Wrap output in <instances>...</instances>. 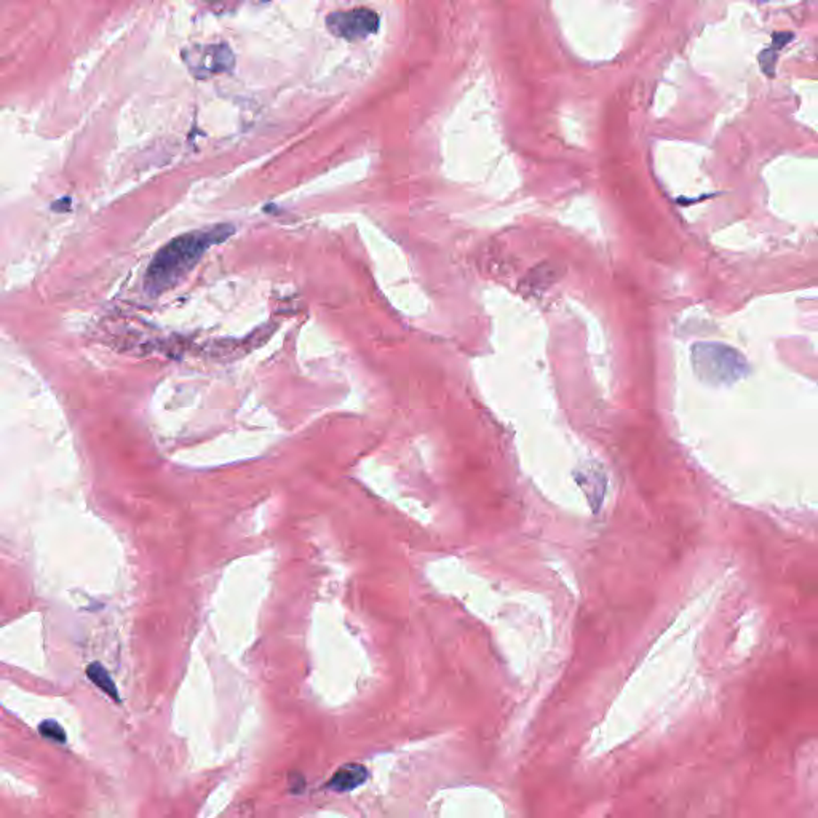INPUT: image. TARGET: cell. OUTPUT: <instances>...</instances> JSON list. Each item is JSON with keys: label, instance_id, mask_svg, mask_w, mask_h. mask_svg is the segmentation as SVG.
<instances>
[{"label": "cell", "instance_id": "1", "mask_svg": "<svg viewBox=\"0 0 818 818\" xmlns=\"http://www.w3.org/2000/svg\"><path fill=\"white\" fill-rule=\"evenodd\" d=\"M236 232L230 224L176 237L154 256L144 277V288L150 296L170 290L197 264L213 245L226 242Z\"/></svg>", "mask_w": 818, "mask_h": 818}, {"label": "cell", "instance_id": "2", "mask_svg": "<svg viewBox=\"0 0 818 818\" xmlns=\"http://www.w3.org/2000/svg\"><path fill=\"white\" fill-rule=\"evenodd\" d=\"M694 370L711 384H732L743 376L747 363L737 350L721 344H697L693 352Z\"/></svg>", "mask_w": 818, "mask_h": 818}, {"label": "cell", "instance_id": "3", "mask_svg": "<svg viewBox=\"0 0 818 818\" xmlns=\"http://www.w3.org/2000/svg\"><path fill=\"white\" fill-rule=\"evenodd\" d=\"M331 34L346 40L365 39L378 31L379 16L368 8L336 12L326 18Z\"/></svg>", "mask_w": 818, "mask_h": 818}, {"label": "cell", "instance_id": "4", "mask_svg": "<svg viewBox=\"0 0 818 818\" xmlns=\"http://www.w3.org/2000/svg\"><path fill=\"white\" fill-rule=\"evenodd\" d=\"M188 63H189L190 71L204 77L208 74L229 71L232 68L234 58L228 48L214 45V47H204L202 50L190 52V60H188Z\"/></svg>", "mask_w": 818, "mask_h": 818}, {"label": "cell", "instance_id": "5", "mask_svg": "<svg viewBox=\"0 0 818 818\" xmlns=\"http://www.w3.org/2000/svg\"><path fill=\"white\" fill-rule=\"evenodd\" d=\"M368 779V771L358 764L342 766L328 782V788L338 793H347L360 787Z\"/></svg>", "mask_w": 818, "mask_h": 818}, {"label": "cell", "instance_id": "6", "mask_svg": "<svg viewBox=\"0 0 818 818\" xmlns=\"http://www.w3.org/2000/svg\"><path fill=\"white\" fill-rule=\"evenodd\" d=\"M793 39H795V34H791V32H775L772 36L771 47L763 50V53L759 55V63H761V69H763L764 74H767L769 77H774L775 63H777L780 50Z\"/></svg>", "mask_w": 818, "mask_h": 818}, {"label": "cell", "instance_id": "7", "mask_svg": "<svg viewBox=\"0 0 818 818\" xmlns=\"http://www.w3.org/2000/svg\"><path fill=\"white\" fill-rule=\"evenodd\" d=\"M87 675L88 679H90L93 685L98 686L102 693L108 694L114 701L120 702V699H118L117 687L114 685V681L110 679L109 673L106 671L104 667H101L100 663H92L87 669Z\"/></svg>", "mask_w": 818, "mask_h": 818}, {"label": "cell", "instance_id": "8", "mask_svg": "<svg viewBox=\"0 0 818 818\" xmlns=\"http://www.w3.org/2000/svg\"><path fill=\"white\" fill-rule=\"evenodd\" d=\"M39 732L48 740H53L56 743H66L68 740V735L64 732L63 727L56 721H52V719H47L39 726Z\"/></svg>", "mask_w": 818, "mask_h": 818}, {"label": "cell", "instance_id": "9", "mask_svg": "<svg viewBox=\"0 0 818 818\" xmlns=\"http://www.w3.org/2000/svg\"><path fill=\"white\" fill-rule=\"evenodd\" d=\"M202 4L204 7L214 8V10H228V8L237 7L245 0H196Z\"/></svg>", "mask_w": 818, "mask_h": 818}]
</instances>
